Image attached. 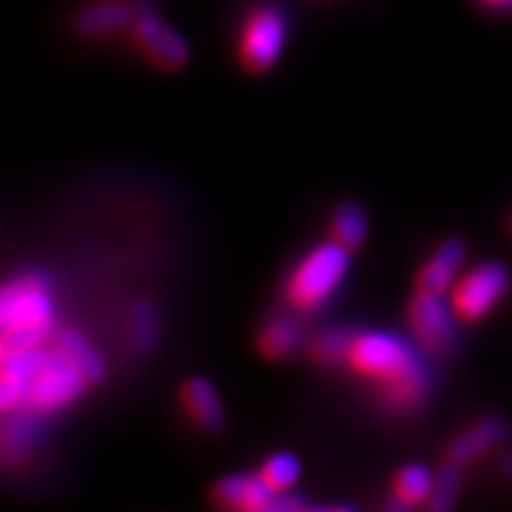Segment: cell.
I'll list each match as a JSON object with an SVG mask.
<instances>
[{
    "label": "cell",
    "mask_w": 512,
    "mask_h": 512,
    "mask_svg": "<svg viewBox=\"0 0 512 512\" xmlns=\"http://www.w3.org/2000/svg\"><path fill=\"white\" fill-rule=\"evenodd\" d=\"M348 252V248L331 239L303 256L284 284V299L288 306L297 312H314L329 301L346 278L350 267Z\"/></svg>",
    "instance_id": "cell-4"
},
{
    "label": "cell",
    "mask_w": 512,
    "mask_h": 512,
    "mask_svg": "<svg viewBox=\"0 0 512 512\" xmlns=\"http://www.w3.org/2000/svg\"><path fill=\"white\" fill-rule=\"evenodd\" d=\"M180 404L201 431L216 434L224 425V408L214 384L203 376H190L180 387Z\"/></svg>",
    "instance_id": "cell-11"
},
{
    "label": "cell",
    "mask_w": 512,
    "mask_h": 512,
    "mask_svg": "<svg viewBox=\"0 0 512 512\" xmlns=\"http://www.w3.org/2000/svg\"><path fill=\"white\" fill-rule=\"evenodd\" d=\"M502 468H504L506 476L512 480V453L504 455V459H502Z\"/></svg>",
    "instance_id": "cell-25"
},
{
    "label": "cell",
    "mask_w": 512,
    "mask_h": 512,
    "mask_svg": "<svg viewBox=\"0 0 512 512\" xmlns=\"http://www.w3.org/2000/svg\"><path fill=\"white\" fill-rule=\"evenodd\" d=\"M299 344V327L286 318H276L259 333V350L269 361L286 359Z\"/></svg>",
    "instance_id": "cell-19"
},
{
    "label": "cell",
    "mask_w": 512,
    "mask_h": 512,
    "mask_svg": "<svg viewBox=\"0 0 512 512\" xmlns=\"http://www.w3.org/2000/svg\"><path fill=\"white\" fill-rule=\"evenodd\" d=\"M139 15V3L128 0H96L73 15V30L79 37H107L122 28H131Z\"/></svg>",
    "instance_id": "cell-9"
},
{
    "label": "cell",
    "mask_w": 512,
    "mask_h": 512,
    "mask_svg": "<svg viewBox=\"0 0 512 512\" xmlns=\"http://www.w3.org/2000/svg\"><path fill=\"white\" fill-rule=\"evenodd\" d=\"M350 340H352L350 331H342V329L320 331L310 344V357L314 363L327 365V367L346 363Z\"/></svg>",
    "instance_id": "cell-21"
},
{
    "label": "cell",
    "mask_w": 512,
    "mask_h": 512,
    "mask_svg": "<svg viewBox=\"0 0 512 512\" xmlns=\"http://www.w3.org/2000/svg\"><path fill=\"white\" fill-rule=\"evenodd\" d=\"M158 329L160 325L154 303L148 299H135L126 314V333L131 344L141 352L152 350L158 342Z\"/></svg>",
    "instance_id": "cell-17"
},
{
    "label": "cell",
    "mask_w": 512,
    "mask_h": 512,
    "mask_svg": "<svg viewBox=\"0 0 512 512\" xmlns=\"http://www.w3.org/2000/svg\"><path fill=\"white\" fill-rule=\"evenodd\" d=\"M131 39L139 54L160 71H180L190 58L186 39L163 18H158L154 5L148 0L139 3V15L131 26Z\"/></svg>",
    "instance_id": "cell-6"
},
{
    "label": "cell",
    "mask_w": 512,
    "mask_h": 512,
    "mask_svg": "<svg viewBox=\"0 0 512 512\" xmlns=\"http://www.w3.org/2000/svg\"><path fill=\"white\" fill-rule=\"evenodd\" d=\"M478 3L491 11H500V13L512 11V0H478Z\"/></svg>",
    "instance_id": "cell-24"
},
{
    "label": "cell",
    "mask_w": 512,
    "mask_h": 512,
    "mask_svg": "<svg viewBox=\"0 0 512 512\" xmlns=\"http://www.w3.org/2000/svg\"><path fill=\"white\" fill-rule=\"evenodd\" d=\"M90 387L88 378L62 355L50 340L47 344L0 355V410L30 412L35 416L69 408Z\"/></svg>",
    "instance_id": "cell-1"
},
{
    "label": "cell",
    "mask_w": 512,
    "mask_h": 512,
    "mask_svg": "<svg viewBox=\"0 0 512 512\" xmlns=\"http://www.w3.org/2000/svg\"><path fill=\"white\" fill-rule=\"evenodd\" d=\"M453 316V310L442 301V295L416 291L408 308L414 340L431 355H446L455 344Z\"/></svg>",
    "instance_id": "cell-8"
},
{
    "label": "cell",
    "mask_w": 512,
    "mask_h": 512,
    "mask_svg": "<svg viewBox=\"0 0 512 512\" xmlns=\"http://www.w3.org/2000/svg\"><path fill=\"white\" fill-rule=\"evenodd\" d=\"M276 495L267 487L265 480L256 474H233L224 476L212 489V500L227 510L237 512H263L271 510Z\"/></svg>",
    "instance_id": "cell-10"
},
{
    "label": "cell",
    "mask_w": 512,
    "mask_h": 512,
    "mask_svg": "<svg viewBox=\"0 0 512 512\" xmlns=\"http://www.w3.org/2000/svg\"><path fill=\"white\" fill-rule=\"evenodd\" d=\"M308 504L297 493H278L274 504H271V512H297V510H306Z\"/></svg>",
    "instance_id": "cell-23"
},
{
    "label": "cell",
    "mask_w": 512,
    "mask_h": 512,
    "mask_svg": "<svg viewBox=\"0 0 512 512\" xmlns=\"http://www.w3.org/2000/svg\"><path fill=\"white\" fill-rule=\"evenodd\" d=\"M54 346L67 357L79 372H82L90 384L101 382L105 376V363L103 357L99 355L90 340L82 331H77L73 327L67 329H56L52 335Z\"/></svg>",
    "instance_id": "cell-14"
},
{
    "label": "cell",
    "mask_w": 512,
    "mask_h": 512,
    "mask_svg": "<svg viewBox=\"0 0 512 512\" xmlns=\"http://www.w3.org/2000/svg\"><path fill=\"white\" fill-rule=\"evenodd\" d=\"M367 218L357 203H342L331 218V239L340 246L355 250L365 242Z\"/></svg>",
    "instance_id": "cell-18"
},
{
    "label": "cell",
    "mask_w": 512,
    "mask_h": 512,
    "mask_svg": "<svg viewBox=\"0 0 512 512\" xmlns=\"http://www.w3.org/2000/svg\"><path fill=\"white\" fill-rule=\"evenodd\" d=\"M506 434L508 429L500 416H487V419L457 436L451 442V446H448L446 457L448 461L455 463V466H463V463H470L476 457L487 453L493 444L502 442Z\"/></svg>",
    "instance_id": "cell-13"
},
{
    "label": "cell",
    "mask_w": 512,
    "mask_h": 512,
    "mask_svg": "<svg viewBox=\"0 0 512 512\" xmlns=\"http://www.w3.org/2000/svg\"><path fill=\"white\" fill-rule=\"evenodd\" d=\"M463 254H466V250H463L459 239H448L421 267L419 278H416V288L419 291L444 295L455 284V276L463 263Z\"/></svg>",
    "instance_id": "cell-12"
},
{
    "label": "cell",
    "mask_w": 512,
    "mask_h": 512,
    "mask_svg": "<svg viewBox=\"0 0 512 512\" xmlns=\"http://www.w3.org/2000/svg\"><path fill=\"white\" fill-rule=\"evenodd\" d=\"M346 365L376 387L378 399L391 412L421 408L429 393V378L416 350L387 331L352 333Z\"/></svg>",
    "instance_id": "cell-2"
},
{
    "label": "cell",
    "mask_w": 512,
    "mask_h": 512,
    "mask_svg": "<svg viewBox=\"0 0 512 512\" xmlns=\"http://www.w3.org/2000/svg\"><path fill=\"white\" fill-rule=\"evenodd\" d=\"M30 412L18 410L5 414L3 434H0V451H3L5 466L18 468L28 459L32 444H35V423Z\"/></svg>",
    "instance_id": "cell-15"
},
{
    "label": "cell",
    "mask_w": 512,
    "mask_h": 512,
    "mask_svg": "<svg viewBox=\"0 0 512 512\" xmlns=\"http://www.w3.org/2000/svg\"><path fill=\"white\" fill-rule=\"evenodd\" d=\"M56 308L50 282L39 274H22L0 291V355L47 344L54 335Z\"/></svg>",
    "instance_id": "cell-3"
},
{
    "label": "cell",
    "mask_w": 512,
    "mask_h": 512,
    "mask_svg": "<svg viewBox=\"0 0 512 512\" xmlns=\"http://www.w3.org/2000/svg\"><path fill=\"white\" fill-rule=\"evenodd\" d=\"M288 39V18L280 5H254L239 26L237 58L244 71L263 75L278 64Z\"/></svg>",
    "instance_id": "cell-5"
},
{
    "label": "cell",
    "mask_w": 512,
    "mask_h": 512,
    "mask_svg": "<svg viewBox=\"0 0 512 512\" xmlns=\"http://www.w3.org/2000/svg\"><path fill=\"white\" fill-rule=\"evenodd\" d=\"M459 491H461V474L457 472L455 463H451V466H446L434 480V489H431L427 508L434 512L453 508Z\"/></svg>",
    "instance_id": "cell-22"
},
{
    "label": "cell",
    "mask_w": 512,
    "mask_h": 512,
    "mask_svg": "<svg viewBox=\"0 0 512 512\" xmlns=\"http://www.w3.org/2000/svg\"><path fill=\"white\" fill-rule=\"evenodd\" d=\"M508 288V271L500 263H483L453 284L451 310L461 323L487 316Z\"/></svg>",
    "instance_id": "cell-7"
},
{
    "label": "cell",
    "mask_w": 512,
    "mask_h": 512,
    "mask_svg": "<svg viewBox=\"0 0 512 512\" xmlns=\"http://www.w3.org/2000/svg\"><path fill=\"white\" fill-rule=\"evenodd\" d=\"M434 476L421 466V463H408L395 474L393 480V498L389 508H412L421 502H427L431 489H434Z\"/></svg>",
    "instance_id": "cell-16"
},
{
    "label": "cell",
    "mask_w": 512,
    "mask_h": 512,
    "mask_svg": "<svg viewBox=\"0 0 512 512\" xmlns=\"http://www.w3.org/2000/svg\"><path fill=\"white\" fill-rule=\"evenodd\" d=\"M259 476L274 493H286L297 485L301 476V463L291 453H276L263 463Z\"/></svg>",
    "instance_id": "cell-20"
}]
</instances>
